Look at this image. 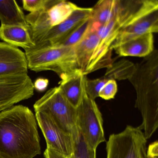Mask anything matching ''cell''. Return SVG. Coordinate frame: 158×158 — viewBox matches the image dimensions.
Here are the masks:
<instances>
[{"mask_svg":"<svg viewBox=\"0 0 158 158\" xmlns=\"http://www.w3.org/2000/svg\"><path fill=\"white\" fill-rule=\"evenodd\" d=\"M36 119L29 108L15 105L0 112V158H34L41 154Z\"/></svg>","mask_w":158,"mask_h":158,"instance_id":"cell-1","label":"cell"},{"mask_svg":"<svg viewBox=\"0 0 158 158\" xmlns=\"http://www.w3.org/2000/svg\"><path fill=\"white\" fill-rule=\"evenodd\" d=\"M136 93L135 107L142 115L139 126L144 130L146 139L156 132L158 127V52L154 50L144 60L135 64L129 79Z\"/></svg>","mask_w":158,"mask_h":158,"instance_id":"cell-2","label":"cell"},{"mask_svg":"<svg viewBox=\"0 0 158 158\" xmlns=\"http://www.w3.org/2000/svg\"><path fill=\"white\" fill-rule=\"evenodd\" d=\"M28 69L34 72L51 71L61 79L77 70L74 47L55 46L25 50Z\"/></svg>","mask_w":158,"mask_h":158,"instance_id":"cell-3","label":"cell"},{"mask_svg":"<svg viewBox=\"0 0 158 158\" xmlns=\"http://www.w3.org/2000/svg\"><path fill=\"white\" fill-rule=\"evenodd\" d=\"M35 111L49 115L55 123L75 140L79 135L76 108L67 100L59 86L49 89L34 105Z\"/></svg>","mask_w":158,"mask_h":158,"instance_id":"cell-4","label":"cell"},{"mask_svg":"<svg viewBox=\"0 0 158 158\" xmlns=\"http://www.w3.org/2000/svg\"><path fill=\"white\" fill-rule=\"evenodd\" d=\"M76 116L79 132L89 148L96 150L100 144L106 141L101 113L95 101L88 97L85 86L76 108Z\"/></svg>","mask_w":158,"mask_h":158,"instance_id":"cell-5","label":"cell"},{"mask_svg":"<svg viewBox=\"0 0 158 158\" xmlns=\"http://www.w3.org/2000/svg\"><path fill=\"white\" fill-rule=\"evenodd\" d=\"M147 143L138 127L127 125L122 132L110 135L106 142L107 158H148Z\"/></svg>","mask_w":158,"mask_h":158,"instance_id":"cell-6","label":"cell"},{"mask_svg":"<svg viewBox=\"0 0 158 158\" xmlns=\"http://www.w3.org/2000/svg\"><path fill=\"white\" fill-rule=\"evenodd\" d=\"M70 2L57 0L51 7L26 16L32 37L38 39L52 27L61 23L79 8Z\"/></svg>","mask_w":158,"mask_h":158,"instance_id":"cell-7","label":"cell"},{"mask_svg":"<svg viewBox=\"0 0 158 158\" xmlns=\"http://www.w3.org/2000/svg\"><path fill=\"white\" fill-rule=\"evenodd\" d=\"M35 117L47 142V148L70 158L73 155L74 140L69 134L61 129L49 115L35 111Z\"/></svg>","mask_w":158,"mask_h":158,"instance_id":"cell-8","label":"cell"},{"mask_svg":"<svg viewBox=\"0 0 158 158\" xmlns=\"http://www.w3.org/2000/svg\"><path fill=\"white\" fill-rule=\"evenodd\" d=\"M92 10V8L79 7L65 21L52 27L44 34L35 43V46L34 48L56 46L80 24L89 18L91 15Z\"/></svg>","mask_w":158,"mask_h":158,"instance_id":"cell-9","label":"cell"},{"mask_svg":"<svg viewBox=\"0 0 158 158\" xmlns=\"http://www.w3.org/2000/svg\"><path fill=\"white\" fill-rule=\"evenodd\" d=\"M25 53L16 47L0 42V75L27 74Z\"/></svg>","mask_w":158,"mask_h":158,"instance_id":"cell-10","label":"cell"},{"mask_svg":"<svg viewBox=\"0 0 158 158\" xmlns=\"http://www.w3.org/2000/svg\"><path fill=\"white\" fill-rule=\"evenodd\" d=\"M158 31V10H154L125 27L120 30L111 47L112 50L129 40Z\"/></svg>","mask_w":158,"mask_h":158,"instance_id":"cell-11","label":"cell"},{"mask_svg":"<svg viewBox=\"0 0 158 158\" xmlns=\"http://www.w3.org/2000/svg\"><path fill=\"white\" fill-rule=\"evenodd\" d=\"M153 34H146L123 42L113 49L120 56L146 57L154 51Z\"/></svg>","mask_w":158,"mask_h":158,"instance_id":"cell-12","label":"cell"},{"mask_svg":"<svg viewBox=\"0 0 158 158\" xmlns=\"http://www.w3.org/2000/svg\"><path fill=\"white\" fill-rule=\"evenodd\" d=\"M86 75L77 70L61 79L59 87L67 100L76 108L82 98Z\"/></svg>","mask_w":158,"mask_h":158,"instance_id":"cell-13","label":"cell"},{"mask_svg":"<svg viewBox=\"0 0 158 158\" xmlns=\"http://www.w3.org/2000/svg\"><path fill=\"white\" fill-rule=\"evenodd\" d=\"M0 40L11 46L23 48L24 50L33 48L35 46L30 29L22 26L1 25Z\"/></svg>","mask_w":158,"mask_h":158,"instance_id":"cell-14","label":"cell"},{"mask_svg":"<svg viewBox=\"0 0 158 158\" xmlns=\"http://www.w3.org/2000/svg\"><path fill=\"white\" fill-rule=\"evenodd\" d=\"M99 43V38L97 31L90 25L85 37L74 47L78 67L84 74Z\"/></svg>","mask_w":158,"mask_h":158,"instance_id":"cell-15","label":"cell"},{"mask_svg":"<svg viewBox=\"0 0 158 158\" xmlns=\"http://www.w3.org/2000/svg\"><path fill=\"white\" fill-rule=\"evenodd\" d=\"M0 21L3 25L22 26L29 28L23 12L13 0H0Z\"/></svg>","mask_w":158,"mask_h":158,"instance_id":"cell-16","label":"cell"},{"mask_svg":"<svg viewBox=\"0 0 158 158\" xmlns=\"http://www.w3.org/2000/svg\"><path fill=\"white\" fill-rule=\"evenodd\" d=\"M119 0H101L92 8L90 19L93 24L103 25L114 18L118 10Z\"/></svg>","mask_w":158,"mask_h":158,"instance_id":"cell-17","label":"cell"},{"mask_svg":"<svg viewBox=\"0 0 158 158\" xmlns=\"http://www.w3.org/2000/svg\"><path fill=\"white\" fill-rule=\"evenodd\" d=\"M135 64L130 61L122 60L113 62L107 67L104 75L109 80H123L129 79L134 73Z\"/></svg>","mask_w":158,"mask_h":158,"instance_id":"cell-18","label":"cell"},{"mask_svg":"<svg viewBox=\"0 0 158 158\" xmlns=\"http://www.w3.org/2000/svg\"><path fill=\"white\" fill-rule=\"evenodd\" d=\"M91 25L90 17L80 24L63 40L56 46L74 47L82 40L86 35Z\"/></svg>","mask_w":158,"mask_h":158,"instance_id":"cell-19","label":"cell"},{"mask_svg":"<svg viewBox=\"0 0 158 158\" xmlns=\"http://www.w3.org/2000/svg\"><path fill=\"white\" fill-rule=\"evenodd\" d=\"M73 155L75 158H96V150L89 147L80 132L74 141Z\"/></svg>","mask_w":158,"mask_h":158,"instance_id":"cell-20","label":"cell"},{"mask_svg":"<svg viewBox=\"0 0 158 158\" xmlns=\"http://www.w3.org/2000/svg\"><path fill=\"white\" fill-rule=\"evenodd\" d=\"M108 81V79L103 76L93 80L86 78L85 90L88 97L95 100V99L99 97L100 91Z\"/></svg>","mask_w":158,"mask_h":158,"instance_id":"cell-21","label":"cell"},{"mask_svg":"<svg viewBox=\"0 0 158 158\" xmlns=\"http://www.w3.org/2000/svg\"><path fill=\"white\" fill-rule=\"evenodd\" d=\"M57 0H23V8L30 13L46 10L55 4Z\"/></svg>","mask_w":158,"mask_h":158,"instance_id":"cell-22","label":"cell"},{"mask_svg":"<svg viewBox=\"0 0 158 158\" xmlns=\"http://www.w3.org/2000/svg\"><path fill=\"white\" fill-rule=\"evenodd\" d=\"M117 85L116 81L109 80L103 85L99 93V97L106 100L113 99L117 93Z\"/></svg>","mask_w":158,"mask_h":158,"instance_id":"cell-23","label":"cell"},{"mask_svg":"<svg viewBox=\"0 0 158 158\" xmlns=\"http://www.w3.org/2000/svg\"><path fill=\"white\" fill-rule=\"evenodd\" d=\"M49 80L48 79L38 78L34 83V89L39 91H43L47 88Z\"/></svg>","mask_w":158,"mask_h":158,"instance_id":"cell-24","label":"cell"},{"mask_svg":"<svg viewBox=\"0 0 158 158\" xmlns=\"http://www.w3.org/2000/svg\"><path fill=\"white\" fill-rule=\"evenodd\" d=\"M158 142L157 140L150 144L147 151L148 158H158Z\"/></svg>","mask_w":158,"mask_h":158,"instance_id":"cell-25","label":"cell"},{"mask_svg":"<svg viewBox=\"0 0 158 158\" xmlns=\"http://www.w3.org/2000/svg\"><path fill=\"white\" fill-rule=\"evenodd\" d=\"M44 156L45 158H70L48 148L44 151Z\"/></svg>","mask_w":158,"mask_h":158,"instance_id":"cell-26","label":"cell"},{"mask_svg":"<svg viewBox=\"0 0 158 158\" xmlns=\"http://www.w3.org/2000/svg\"><path fill=\"white\" fill-rule=\"evenodd\" d=\"M70 158H75L74 156V155H73V156H72V157H70Z\"/></svg>","mask_w":158,"mask_h":158,"instance_id":"cell-27","label":"cell"}]
</instances>
